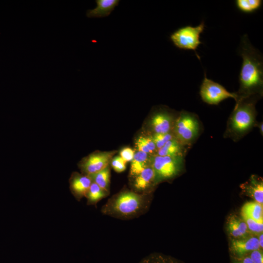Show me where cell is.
Here are the masks:
<instances>
[{"label":"cell","mask_w":263,"mask_h":263,"mask_svg":"<svg viewBox=\"0 0 263 263\" xmlns=\"http://www.w3.org/2000/svg\"><path fill=\"white\" fill-rule=\"evenodd\" d=\"M239 53L243 62L239 76L240 88L236 93L238 100L251 96L261 98L263 89V56L252 45L246 35L242 38Z\"/></svg>","instance_id":"6da1fadb"},{"label":"cell","mask_w":263,"mask_h":263,"mask_svg":"<svg viewBox=\"0 0 263 263\" xmlns=\"http://www.w3.org/2000/svg\"><path fill=\"white\" fill-rule=\"evenodd\" d=\"M151 193L123 189L111 197L102 206L103 215L122 220L137 218L145 213L151 202Z\"/></svg>","instance_id":"7a4b0ae2"},{"label":"cell","mask_w":263,"mask_h":263,"mask_svg":"<svg viewBox=\"0 0 263 263\" xmlns=\"http://www.w3.org/2000/svg\"><path fill=\"white\" fill-rule=\"evenodd\" d=\"M251 96L239 100L227 122L225 134L233 139H240L256 124L255 104L258 99Z\"/></svg>","instance_id":"3957f363"},{"label":"cell","mask_w":263,"mask_h":263,"mask_svg":"<svg viewBox=\"0 0 263 263\" xmlns=\"http://www.w3.org/2000/svg\"><path fill=\"white\" fill-rule=\"evenodd\" d=\"M201 129V123L196 115L182 111L179 113L172 133L175 139L188 148L197 139Z\"/></svg>","instance_id":"277c9868"},{"label":"cell","mask_w":263,"mask_h":263,"mask_svg":"<svg viewBox=\"0 0 263 263\" xmlns=\"http://www.w3.org/2000/svg\"><path fill=\"white\" fill-rule=\"evenodd\" d=\"M150 165L155 174L156 185L177 176L185 166V157L154 155L151 156Z\"/></svg>","instance_id":"5b68a950"},{"label":"cell","mask_w":263,"mask_h":263,"mask_svg":"<svg viewBox=\"0 0 263 263\" xmlns=\"http://www.w3.org/2000/svg\"><path fill=\"white\" fill-rule=\"evenodd\" d=\"M178 114L165 106L154 108L149 116L144 133L151 135L172 132Z\"/></svg>","instance_id":"8992f818"},{"label":"cell","mask_w":263,"mask_h":263,"mask_svg":"<svg viewBox=\"0 0 263 263\" xmlns=\"http://www.w3.org/2000/svg\"><path fill=\"white\" fill-rule=\"evenodd\" d=\"M205 27L203 21L195 27L187 25L181 27L170 35V39L176 47L194 51L200 59L196 50L199 45L202 44L200 39V35L203 32Z\"/></svg>","instance_id":"52a82bcc"},{"label":"cell","mask_w":263,"mask_h":263,"mask_svg":"<svg viewBox=\"0 0 263 263\" xmlns=\"http://www.w3.org/2000/svg\"><path fill=\"white\" fill-rule=\"evenodd\" d=\"M200 95L202 100L209 105H218L229 97L234 98L236 102L239 99L236 93H230L219 83L208 79L206 73L200 86Z\"/></svg>","instance_id":"ba28073f"},{"label":"cell","mask_w":263,"mask_h":263,"mask_svg":"<svg viewBox=\"0 0 263 263\" xmlns=\"http://www.w3.org/2000/svg\"><path fill=\"white\" fill-rule=\"evenodd\" d=\"M116 151H95L83 157L78 163L81 173L90 175L96 173L109 165Z\"/></svg>","instance_id":"9c48e42d"},{"label":"cell","mask_w":263,"mask_h":263,"mask_svg":"<svg viewBox=\"0 0 263 263\" xmlns=\"http://www.w3.org/2000/svg\"><path fill=\"white\" fill-rule=\"evenodd\" d=\"M131 190L139 193H151L153 188L156 185L154 172L151 165L131 179Z\"/></svg>","instance_id":"30bf717a"},{"label":"cell","mask_w":263,"mask_h":263,"mask_svg":"<svg viewBox=\"0 0 263 263\" xmlns=\"http://www.w3.org/2000/svg\"><path fill=\"white\" fill-rule=\"evenodd\" d=\"M230 249L236 258H240L248 255L254 250L261 249L258 237L250 235L240 239H231Z\"/></svg>","instance_id":"8fae6325"},{"label":"cell","mask_w":263,"mask_h":263,"mask_svg":"<svg viewBox=\"0 0 263 263\" xmlns=\"http://www.w3.org/2000/svg\"><path fill=\"white\" fill-rule=\"evenodd\" d=\"M69 182L72 194L79 201L85 197L92 181L88 175L75 171L72 173Z\"/></svg>","instance_id":"7c38bea8"},{"label":"cell","mask_w":263,"mask_h":263,"mask_svg":"<svg viewBox=\"0 0 263 263\" xmlns=\"http://www.w3.org/2000/svg\"><path fill=\"white\" fill-rule=\"evenodd\" d=\"M227 230L231 239H240L251 235L244 220L236 215H231L227 219Z\"/></svg>","instance_id":"4fadbf2b"},{"label":"cell","mask_w":263,"mask_h":263,"mask_svg":"<svg viewBox=\"0 0 263 263\" xmlns=\"http://www.w3.org/2000/svg\"><path fill=\"white\" fill-rule=\"evenodd\" d=\"M96 6L87 11L88 18H103L110 15L114 8L118 5V0H96Z\"/></svg>","instance_id":"5bb4252c"},{"label":"cell","mask_w":263,"mask_h":263,"mask_svg":"<svg viewBox=\"0 0 263 263\" xmlns=\"http://www.w3.org/2000/svg\"><path fill=\"white\" fill-rule=\"evenodd\" d=\"M151 156L145 152L135 150L130 170L129 176L131 179L138 175L146 168L150 166Z\"/></svg>","instance_id":"9a60e30c"},{"label":"cell","mask_w":263,"mask_h":263,"mask_svg":"<svg viewBox=\"0 0 263 263\" xmlns=\"http://www.w3.org/2000/svg\"><path fill=\"white\" fill-rule=\"evenodd\" d=\"M242 188L254 201L263 204V182L257 177L252 176L249 181L242 185Z\"/></svg>","instance_id":"2e32d148"},{"label":"cell","mask_w":263,"mask_h":263,"mask_svg":"<svg viewBox=\"0 0 263 263\" xmlns=\"http://www.w3.org/2000/svg\"><path fill=\"white\" fill-rule=\"evenodd\" d=\"M187 151V147L183 145L174 137L158 149L156 154L159 156L185 157Z\"/></svg>","instance_id":"e0dca14e"},{"label":"cell","mask_w":263,"mask_h":263,"mask_svg":"<svg viewBox=\"0 0 263 263\" xmlns=\"http://www.w3.org/2000/svg\"><path fill=\"white\" fill-rule=\"evenodd\" d=\"M241 216L249 217L257 222H263V207L255 201L245 203L241 209Z\"/></svg>","instance_id":"ac0fdd59"},{"label":"cell","mask_w":263,"mask_h":263,"mask_svg":"<svg viewBox=\"0 0 263 263\" xmlns=\"http://www.w3.org/2000/svg\"><path fill=\"white\" fill-rule=\"evenodd\" d=\"M134 147L136 150L145 152L150 155H155L157 149L149 135L144 133L135 139Z\"/></svg>","instance_id":"d6986e66"},{"label":"cell","mask_w":263,"mask_h":263,"mask_svg":"<svg viewBox=\"0 0 263 263\" xmlns=\"http://www.w3.org/2000/svg\"><path fill=\"white\" fill-rule=\"evenodd\" d=\"M110 167L109 165L102 170L88 176L91 178L92 182L110 193Z\"/></svg>","instance_id":"ffe728a7"},{"label":"cell","mask_w":263,"mask_h":263,"mask_svg":"<svg viewBox=\"0 0 263 263\" xmlns=\"http://www.w3.org/2000/svg\"><path fill=\"white\" fill-rule=\"evenodd\" d=\"M109 194L100 188L96 184L92 182L86 195L88 205H95L99 201Z\"/></svg>","instance_id":"44dd1931"},{"label":"cell","mask_w":263,"mask_h":263,"mask_svg":"<svg viewBox=\"0 0 263 263\" xmlns=\"http://www.w3.org/2000/svg\"><path fill=\"white\" fill-rule=\"evenodd\" d=\"M237 8L244 13H252L259 9L262 6L261 0H236Z\"/></svg>","instance_id":"7402d4cb"},{"label":"cell","mask_w":263,"mask_h":263,"mask_svg":"<svg viewBox=\"0 0 263 263\" xmlns=\"http://www.w3.org/2000/svg\"><path fill=\"white\" fill-rule=\"evenodd\" d=\"M245 221L250 233L254 236H258L263 233V222H257L249 217L242 216Z\"/></svg>","instance_id":"603a6c76"},{"label":"cell","mask_w":263,"mask_h":263,"mask_svg":"<svg viewBox=\"0 0 263 263\" xmlns=\"http://www.w3.org/2000/svg\"><path fill=\"white\" fill-rule=\"evenodd\" d=\"M149 135L155 144L157 150L162 148L168 141L174 138L172 132L153 134Z\"/></svg>","instance_id":"cb8c5ba5"},{"label":"cell","mask_w":263,"mask_h":263,"mask_svg":"<svg viewBox=\"0 0 263 263\" xmlns=\"http://www.w3.org/2000/svg\"><path fill=\"white\" fill-rule=\"evenodd\" d=\"M110 164L113 169L117 172L124 171L126 168V162L119 155L113 157Z\"/></svg>","instance_id":"d4e9b609"},{"label":"cell","mask_w":263,"mask_h":263,"mask_svg":"<svg viewBox=\"0 0 263 263\" xmlns=\"http://www.w3.org/2000/svg\"><path fill=\"white\" fill-rule=\"evenodd\" d=\"M142 263H177L171 259L161 255H154L148 258Z\"/></svg>","instance_id":"484cf974"},{"label":"cell","mask_w":263,"mask_h":263,"mask_svg":"<svg viewBox=\"0 0 263 263\" xmlns=\"http://www.w3.org/2000/svg\"><path fill=\"white\" fill-rule=\"evenodd\" d=\"M135 150L129 147L122 149L119 153V156L127 163L132 160Z\"/></svg>","instance_id":"4316f807"},{"label":"cell","mask_w":263,"mask_h":263,"mask_svg":"<svg viewBox=\"0 0 263 263\" xmlns=\"http://www.w3.org/2000/svg\"><path fill=\"white\" fill-rule=\"evenodd\" d=\"M248 256L253 263H263V253L261 249L254 250Z\"/></svg>","instance_id":"83f0119b"},{"label":"cell","mask_w":263,"mask_h":263,"mask_svg":"<svg viewBox=\"0 0 263 263\" xmlns=\"http://www.w3.org/2000/svg\"><path fill=\"white\" fill-rule=\"evenodd\" d=\"M233 263H253L249 257L247 255L240 258H236Z\"/></svg>","instance_id":"f1b7e54d"},{"label":"cell","mask_w":263,"mask_h":263,"mask_svg":"<svg viewBox=\"0 0 263 263\" xmlns=\"http://www.w3.org/2000/svg\"><path fill=\"white\" fill-rule=\"evenodd\" d=\"M260 247L263 250V233H262L257 236Z\"/></svg>","instance_id":"f546056e"},{"label":"cell","mask_w":263,"mask_h":263,"mask_svg":"<svg viewBox=\"0 0 263 263\" xmlns=\"http://www.w3.org/2000/svg\"><path fill=\"white\" fill-rule=\"evenodd\" d=\"M255 125H256L258 127H259L260 131L261 132V133L262 135H263V123L260 122L259 124L256 123Z\"/></svg>","instance_id":"4dcf8cb0"}]
</instances>
